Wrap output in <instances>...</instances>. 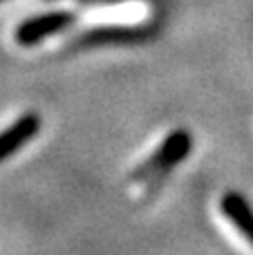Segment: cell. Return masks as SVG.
Here are the masks:
<instances>
[{"mask_svg": "<svg viewBox=\"0 0 253 255\" xmlns=\"http://www.w3.org/2000/svg\"><path fill=\"white\" fill-rule=\"evenodd\" d=\"M193 150V136L188 130L179 128V130H173L161 145L132 172V179H146V177H159L164 172H168L170 168H175L179 161L191 154Z\"/></svg>", "mask_w": 253, "mask_h": 255, "instance_id": "cell-1", "label": "cell"}, {"mask_svg": "<svg viewBox=\"0 0 253 255\" xmlns=\"http://www.w3.org/2000/svg\"><path fill=\"white\" fill-rule=\"evenodd\" d=\"M76 16L72 11H49L40 13V16L27 18L16 27V43L22 47H31V45L43 43L47 36L61 34L70 25H74Z\"/></svg>", "mask_w": 253, "mask_h": 255, "instance_id": "cell-2", "label": "cell"}, {"mask_svg": "<svg viewBox=\"0 0 253 255\" xmlns=\"http://www.w3.org/2000/svg\"><path fill=\"white\" fill-rule=\"evenodd\" d=\"M40 130V117L36 112H25L11 126L0 132V161L16 154L27 141H31Z\"/></svg>", "mask_w": 253, "mask_h": 255, "instance_id": "cell-3", "label": "cell"}, {"mask_svg": "<svg viewBox=\"0 0 253 255\" xmlns=\"http://www.w3.org/2000/svg\"><path fill=\"white\" fill-rule=\"evenodd\" d=\"M222 215L238 229V233L253 247V208L240 193H224L220 202Z\"/></svg>", "mask_w": 253, "mask_h": 255, "instance_id": "cell-4", "label": "cell"}, {"mask_svg": "<svg viewBox=\"0 0 253 255\" xmlns=\"http://www.w3.org/2000/svg\"><path fill=\"white\" fill-rule=\"evenodd\" d=\"M141 38V29H130V27H103V29H94L85 34L83 43H132V40Z\"/></svg>", "mask_w": 253, "mask_h": 255, "instance_id": "cell-5", "label": "cell"}, {"mask_svg": "<svg viewBox=\"0 0 253 255\" xmlns=\"http://www.w3.org/2000/svg\"><path fill=\"white\" fill-rule=\"evenodd\" d=\"M0 2H2V0H0Z\"/></svg>", "mask_w": 253, "mask_h": 255, "instance_id": "cell-6", "label": "cell"}]
</instances>
